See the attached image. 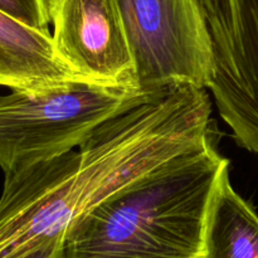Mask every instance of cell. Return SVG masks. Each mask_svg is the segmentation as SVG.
Segmentation results:
<instances>
[{
	"mask_svg": "<svg viewBox=\"0 0 258 258\" xmlns=\"http://www.w3.org/2000/svg\"><path fill=\"white\" fill-rule=\"evenodd\" d=\"M198 2L213 47V105L234 140L258 146V0Z\"/></svg>",
	"mask_w": 258,
	"mask_h": 258,
	"instance_id": "5",
	"label": "cell"
},
{
	"mask_svg": "<svg viewBox=\"0 0 258 258\" xmlns=\"http://www.w3.org/2000/svg\"><path fill=\"white\" fill-rule=\"evenodd\" d=\"M213 100L176 86L108 120L78 150L5 173L0 258L63 236L113 194L212 144Z\"/></svg>",
	"mask_w": 258,
	"mask_h": 258,
	"instance_id": "1",
	"label": "cell"
},
{
	"mask_svg": "<svg viewBox=\"0 0 258 258\" xmlns=\"http://www.w3.org/2000/svg\"><path fill=\"white\" fill-rule=\"evenodd\" d=\"M118 5L143 92L176 86L208 90L213 47L198 0H118Z\"/></svg>",
	"mask_w": 258,
	"mask_h": 258,
	"instance_id": "4",
	"label": "cell"
},
{
	"mask_svg": "<svg viewBox=\"0 0 258 258\" xmlns=\"http://www.w3.org/2000/svg\"><path fill=\"white\" fill-rule=\"evenodd\" d=\"M150 96L135 86L92 80L0 96V168L5 174L78 149L100 126Z\"/></svg>",
	"mask_w": 258,
	"mask_h": 258,
	"instance_id": "3",
	"label": "cell"
},
{
	"mask_svg": "<svg viewBox=\"0 0 258 258\" xmlns=\"http://www.w3.org/2000/svg\"><path fill=\"white\" fill-rule=\"evenodd\" d=\"M60 242H62V236H58L33 247L29 251L14 258H60Z\"/></svg>",
	"mask_w": 258,
	"mask_h": 258,
	"instance_id": "10",
	"label": "cell"
},
{
	"mask_svg": "<svg viewBox=\"0 0 258 258\" xmlns=\"http://www.w3.org/2000/svg\"><path fill=\"white\" fill-rule=\"evenodd\" d=\"M0 10L38 29H48L50 23L49 0H0Z\"/></svg>",
	"mask_w": 258,
	"mask_h": 258,
	"instance_id": "9",
	"label": "cell"
},
{
	"mask_svg": "<svg viewBox=\"0 0 258 258\" xmlns=\"http://www.w3.org/2000/svg\"><path fill=\"white\" fill-rule=\"evenodd\" d=\"M229 160L213 143L149 174L76 219L60 258H206L214 199Z\"/></svg>",
	"mask_w": 258,
	"mask_h": 258,
	"instance_id": "2",
	"label": "cell"
},
{
	"mask_svg": "<svg viewBox=\"0 0 258 258\" xmlns=\"http://www.w3.org/2000/svg\"><path fill=\"white\" fill-rule=\"evenodd\" d=\"M206 258H258V213L234 190L229 175L212 207Z\"/></svg>",
	"mask_w": 258,
	"mask_h": 258,
	"instance_id": "8",
	"label": "cell"
},
{
	"mask_svg": "<svg viewBox=\"0 0 258 258\" xmlns=\"http://www.w3.org/2000/svg\"><path fill=\"white\" fill-rule=\"evenodd\" d=\"M49 14L57 50L77 72L139 87L118 0H49Z\"/></svg>",
	"mask_w": 258,
	"mask_h": 258,
	"instance_id": "6",
	"label": "cell"
},
{
	"mask_svg": "<svg viewBox=\"0 0 258 258\" xmlns=\"http://www.w3.org/2000/svg\"><path fill=\"white\" fill-rule=\"evenodd\" d=\"M81 80L90 78L63 59L49 30L29 27L0 10V86L44 92Z\"/></svg>",
	"mask_w": 258,
	"mask_h": 258,
	"instance_id": "7",
	"label": "cell"
}]
</instances>
